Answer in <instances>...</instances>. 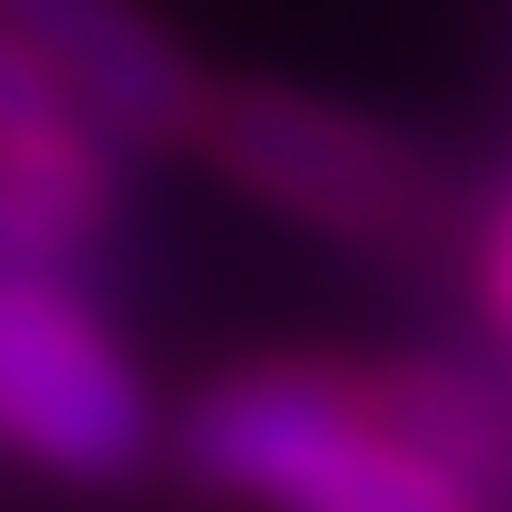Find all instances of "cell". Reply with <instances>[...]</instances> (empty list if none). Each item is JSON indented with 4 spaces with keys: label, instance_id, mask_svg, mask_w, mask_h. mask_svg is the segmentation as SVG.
Returning <instances> with one entry per match:
<instances>
[{
    "label": "cell",
    "instance_id": "cell-1",
    "mask_svg": "<svg viewBox=\"0 0 512 512\" xmlns=\"http://www.w3.org/2000/svg\"><path fill=\"white\" fill-rule=\"evenodd\" d=\"M189 157L241 209L304 230V241H335V251L408 262V251H439L460 230L450 157L293 74H209Z\"/></svg>",
    "mask_w": 512,
    "mask_h": 512
},
{
    "label": "cell",
    "instance_id": "cell-2",
    "mask_svg": "<svg viewBox=\"0 0 512 512\" xmlns=\"http://www.w3.org/2000/svg\"><path fill=\"white\" fill-rule=\"evenodd\" d=\"M168 450L199 492L251 502V512H502L450 460L418 450L356 366H324V356L314 366L272 356V366L209 377L178 408Z\"/></svg>",
    "mask_w": 512,
    "mask_h": 512
},
{
    "label": "cell",
    "instance_id": "cell-3",
    "mask_svg": "<svg viewBox=\"0 0 512 512\" xmlns=\"http://www.w3.org/2000/svg\"><path fill=\"white\" fill-rule=\"evenodd\" d=\"M157 450H168L157 387L84 293V272L0 251V460L74 492H126Z\"/></svg>",
    "mask_w": 512,
    "mask_h": 512
},
{
    "label": "cell",
    "instance_id": "cell-4",
    "mask_svg": "<svg viewBox=\"0 0 512 512\" xmlns=\"http://www.w3.org/2000/svg\"><path fill=\"white\" fill-rule=\"evenodd\" d=\"M0 21L32 42V63L115 157H189L209 63L157 0H0Z\"/></svg>",
    "mask_w": 512,
    "mask_h": 512
},
{
    "label": "cell",
    "instance_id": "cell-5",
    "mask_svg": "<svg viewBox=\"0 0 512 512\" xmlns=\"http://www.w3.org/2000/svg\"><path fill=\"white\" fill-rule=\"evenodd\" d=\"M356 377L377 387V408L398 418L429 460H450L471 492L512 502V377H492V366H471V356H429V345L366 356Z\"/></svg>",
    "mask_w": 512,
    "mask_h": 512
},
{
    "label": "cell",
    "instance_id": "cell-6",
    "mask_svg": "<svg viewBox=\"0 0 512 512\" xmlns=\"http://www.w3.org/2000/svg\"><path fill=\"white\" fill-rule=\"evenodd\" d=\"M471 283H481V324L512 345V168H502V189L481 199V230H471Z\"/></svg>",
    "mask_w": 512,
    "mask_h": 512
}]
</instances>
